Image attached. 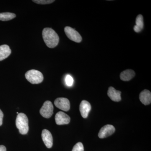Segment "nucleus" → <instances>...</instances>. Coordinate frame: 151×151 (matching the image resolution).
Listing matches in <instances>:
<instances>
[{
  "label": "nucleus",
  "instance_id": "f257e3e1",
  "mask_svg": "<svg viewBox=\"0 0 151 151\" xmlns=\"http://www.w3.org/2000/svg\"><path fill=\"white\" fill-rule=\"evenodd\" d=\"M42 35L44 41L49 48H54L59 43V37L58 35L50 28L44 29Z\"/></svg>",
  "mask_w": 151,
  "mask_h": 151
},
{
  "label": "nucleus",
  "instance_id": "f03ea898",
  "mask_svg": "<svg viewBox=\"0 0 151 151\" xmlns=\"http://www.w3.org/2000/svg\"><path fill=\"white\" fill-rule=\"evenodd\" d=\"M16 125L21 134H27L29 131L28 119L23 113H19L17 116Z\"/></svg>",
  "mask_w": 151,
  "mask_h": 151
},
{
  "label": "nucleus",
  "instance_id": "7ed1b4c3",
  "mask_svg": "<svg viewBox=\"0 0 151 151\" xmlns=\"http://www.w3.org/2000/svg\"><path fill=\"white\" fill-rule=\"evenodd\" d=\"M25 77L28 81L32 84H38L43 81V74L39 71L35 69L28 70L25 73Z\"/></svg>",
  "mask_w": 151,
  "mask_h": 151
},
{
  "label": "nucleus",
  "instance_id": "20e7f679",
  "mask_svg": "<svg viewBox=\"0 0 151 151\" xmlns=\"http://www.w3.org/2000/svg\"><path fill=\"white\" fill-rule=\"evenodd\" d=\"M64 31L65 35L70 40L77 43H79L82 41V37L80 34L74 29L70 27H66L64 28Z\"/></svg>",
  "mask_w": 151,
  "mask_h": 151
},
{
  "label": "nucleus",
  "instance_id": "39448f33",
  "mask_svg": "<svg viewBox=\"0 0 151 151\" xmlns=\"http://www.w3.org/2000/svg\"><path fill=\"white\" fill-rule=\"evenodd\" d=\"M40 112L44 118H50L53 113V106L51 102L50 101H45L41 108Z\"/></svg>",
  "mask_w": 151,
  "mask_h": 151
},
{
  "label": "nucleus",
  "instance_id": "423d86ee",
  "mask_svg": "<svg viewBox=\"0 0 151 151\" xmlns=\"http://www.w3.org/2000/svg\"><path fill=\"white\" fill-rule=\"evenodd\" d=\"M54 104L57 108L63 111H68L70 109V102L66 98L60 97L57 98L55 100Z\"/></svg>",
  "mask_w": 151,
  "mask_h": 151
},
{
  "label": "nucleus",
  "instance_id": "0eeeda50",
  "mask_svg": "<svg viewBox=\"0 0 151 151\" xmlns=\"http://www.w3.org/2000/svg\"><path fill=\"white\" fill-rule=\"evenodd\" d=\"M116 129L113 125H106L101 128L98 134V137L100 139L108 137L113 134Z\"/></svg>",
  "mask_w": 151,
  "mask_h": 151
},
{
  "label": "nucleus",
  "instance_id": "6e6552de",
  "mask_svg": "<svg viewBox=\"0 0 151 151\" xmlns=\"http://www.w3.org/2000/svg\"><path fill=\"white\" fill-rule=\"evenodd\" d=\"M70 117L63 112H58L55 116V121L58 125H64L69 124L70 122Z\"/></svg>",
  "mask_w": 151,
  "mask_h": 151
},
{
  "label": "nucleus",
  "instance_id": "1a4fd4ad",
  "mask_svg": "<svg viewBox=\"0 0 151 151\" xmlns=\"http://www.w3.org/2000/svg\"><path fill=\"white\" fill-rule=\"evenodd\" d=\"M42 138L45 145L48 148H50L53 145V138L51 133L47 129L42 130Z\"/></svg>",
  "mask_w": 151,
  "mask_h": 151
},
{
  "label": "nucleus",
  "instance_id": "9d476101",
  "mask_svg": "<svg viewBox=\"0 0 151 151\" xmlns=\"http://www.w3.org/2000/svg\"><path fill=\"white\" fill-rule=\"evenodd\" d=\"M91 110V105L90 103L86 100H82L79 107V110L82 117L84 119L87 118Z\"/></svg>",
  "mask_w": 151,
  "mask_h": 151
},
{
  "label": "nucleus",
  "instance_id": "9b49d317",
  "mask_svg": "<svg viewBox=\"0 0 151 151\" xmlns=\"http://www.w3.org/2000/svg\"><path fill=\"white\" fill-rule=\"evenodd\" d=\"M122 92L116 90L114 87L110 86L108 89V95L112 101L118 102L122 100L121 97Z\"/></svg>",
  "mask_w": 151,
  "mask_h": 151
},
{
  "label": "nucleus",
  "instance_id": "f8f14e48",
  "mask_svg": "<svg viewBox=\"0 0 151 151\" xmlns=\"http://www.w3.org/2000/svg\"><path fill=\"white\" fill-rule=\"evenodd\" d=\"M139 99L142 104L148 105L151 102V93L147 89H145L139 94Z\"/></svg>",
  "mask_w": 151,
  "mask_h": 151
},
{
  "label": "nucleus",
  "instance_id": "ddd939ff",
  "mask_svg": "<svg viewBox=\"0 0 151 151\" xmlns=\"http://www.w3.org/2000/svg\"><path fill=\"white\" fill-rule=\"evenodd\" d=\"M135 74V71L134 70L127 69L121 73L120 78L123 81H129L134 77Z\"/></svg>",
  "mask_w": 151,
  "mask_h": 151
},
{
  "label": "nucleus",
  "instance_id": "4468645a",
  "mask_svg": "<svg viewBox=\"0 0 151 151\" xmlns=\"http://www.w3.org/2000/svg\"><path fill=\"white\" fill-rule=\"evenodd\" d=\"M12 50L7 45H3L0 46V61L4 60L9 56Z\"/></svg>",
  "mask_w": 151,
  "mask_h": 151
},
{
  "label": "nucleus",
  "instance_id": "2eb2a0df",
  "mask_svg": "<svg viewBox=\"0 0 151 151\" xmlns=\"http://www.w3.org/2000/svg\"><path fill=\"white\" fill-rule=\"evenodd\" d=\"M136 25L134 27L135 32H140L144 27V21L143 17L142 15H138L136 19Z\"/></svg>",
  "mask_w": 151,
  "mask_h": 151
},
{
  "label": "nucleus",
  "instance_id": "dca6fc26",
  "mask_svg": "<svg viewBox=\"0 0 151 151\" xmlns=\"http://www.w3.org/2000/svg\"><path fill=\"white\" fill-rule=\"evenodd\" d=\"M16 17V15L12 13L4 12L0 13V20L7 21L13 19Z\"/></svg>",
  "mask_w": 151,
  "mask_h": 151
},
{
  "label": "nucleus",
  "instance_id": "f3484780",
  "mask_svg": "<svg viewBox=\"0 0 151 151\" xmlns=\"http://www.w3.org/2000/svg\"><path fill=\"white\" fill-rule=\"evenodd\" d=\"M72 151H84V146L81 142H78L73 147Z\"/></svg>",
  "mask_w": 151,
  "mask_h": 151
},
{
  "label": "nucleus",
  "instance_id": "a211bd4d",
  "mask_svg": "<svg viewBox=\"0 0 151 151\" xmlns=\"http://www.w3.org/2000/svg\"><path fill=\"white\" fill-rule=\"evenodd\" d=\"M32 1L39 4L44 5L51 4L54 2L55 1L54 0H33Z\"/></svg>",
  "mask_w": 151,
  "mask_h": 151
},
{
  "label": "nucleus",
  "instance_id": "6ab92c4d",
  "mask_svg": "<svg viewBox=\"0 0 151 151\" xmlns=\"http://www.w3.org/2000/svg\"><path fill=\"white\" fill-rule=\"evenodd\" d=\"M65 84L68 86H72L73 84V77L71 76L67 75L65 78Z\"/></svg>",
  "mask_w": 151,
  "mask_h": 151
},
{
  "label": "nucleus",
  "instance_id": "aec40b11",
  "mask_svg": "<svg viewBox=\"0 0 151 151\" xmlns=\"http://www.w3.org/2000/svg\"><path fill=\"white\" fill-rule=\"evenodd\" d=\"M3 117H4V114L2 111L0 109V126L2 125Z\"/></svg>",
  "mask_w": 151,
  "mask_h": 151
},
{
  "label": "nucleus",
  "instance_id": "412c9836",
  "mask_svg": "<svg viewBox=\"0 0 151 151\" xmlns=\"http://www.w3.org/2000/svg\"><path fill=\"white\" fill-rule=\"evenodd\" d=\"M0 151H6V147L4 145H0Z\"/></svg>",
  "mask_w": 151,
  "mask_h": 151
},
{
  "label": "nucleus",
  "instance_id": "4be33fe9",
  "mask_svg": "<svg viewBox=\"0 0 151 151\" xmlns=\"http://www.w3.org/2000/svg\"><path fill=\"white\" fill-rule=\"evenodd\" d=\"M17 114H18L19 113H18V112H17Z\"/></svg>",
  "mask_w": 151,
  "mask_h": 151
}]
</instances>
